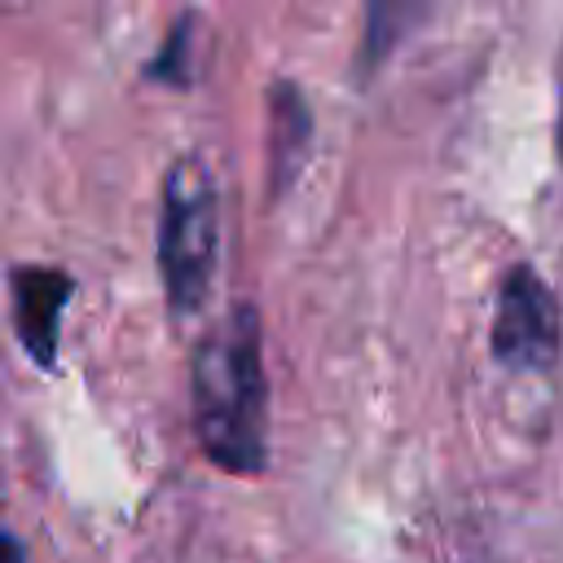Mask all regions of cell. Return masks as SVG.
<instances>
[{"label": "cell", "mask_w": 563, "mask_h": 563, "mask_svg": "<svg viewBox=\"0 0 563 563\" xmlns=\"http://www.w3.org/2000/svg\"><path fill=\"white\" fill-rule=\"evenodd\" d=\"M431 0H365V31L356 53V75H374L427 18Z\"/></svg>", "instance_id": "cell-6"}, {"label": "cell", "mask_w": 563, "mask_h": 563, "mask_svg": "<svg viewBox=\"0 0 563 563\" xmlns=\"http://www.w3.org/2000/svg\"><path fill=\"white\" fill-rule=\"evenodd\" d=\"M158 277L172 317H194L220 264V194L202 154H180L158 189Z\"/></svg>", "instance_id": "cell-2"}, {"label": "cell", "mask_w": 563, "mask_h": 563, "mask_svg": "<svg viewBox=\"0 0 563 563\" xmlns=\"http://www.w3.org/2000/svg\"><path fill=\"white\" fill-rule=\"evenodd\" d=\"M0 563H26V559H22V545H18V537H13L4 523H0Z\"/></svg>", "instance_id": "cell-8"}, {"label": "cell", "mask_w": 563, "mask_h": 563, "mask_svg": "<svg viewBox=\"0 0 563 563\" xmlns=\"http://www.w3.org/2000/svg\"><path fill=\"white\" fill-rule=\"evenodd\" d=\"M312 145V110L303 88L277 79L268 88V189L273 198H282L290 189V180L303 172Z\"/></svg>", "instance_id": "cell-5"}, {"label": "cell", "mask_w": 563, "mask_h": 563, "mask_svg": "<svg viewBox=\"0 0 563 563\" xmlns=\"http://www.w3.org/2000/svg\"><path fill=\"white\" fill-rule=\"evenodd\" d=\"M9 295H13V330L22 352L40 369H57L62 356V317L75 295V277L53 264H13L9 268Z\"/></svg>", "instance_id": "cell-4"}, {"label": "cell", "mask_w": 563, "mask_h": 563, "mask_svg": "<svg viewBox=\"0 0 563 563\" xmlns=\"http://www.w3.org/2000/svg\"><path fill=\"white\" fill-rule=\"evenodd\" d=\"M488 347H493V361L510 374L554 369L559 347H563V317H559L554 290L532 264L506 268L497 286V303H493Z\"/></svg>", "instance_id": "cell-3"}, {"label": "cell", "mask_w": 563, "mask_h": 563, "mask_svg": "<svg viewBox=\"0 0 563 563\" xmlns=\"http://www.w3.org/2000/svg\"><path fill=\"white\" fill-rule=\"evenodd\" d=\"M194 26H198V22H194L189 13H185L176 26H172V35H167L163 53H158V57L150 62V70H145L150 79H163V84H180V88H189V84H194V75L180 66V62L189 57V40H194Z\"/></svg>", "instance_id": "cell-7"}, {"label": "cell", "mask_w": 563, "mask_h": 563, "mask_svg": "<svg viewBox=\"0 0 563 563\" xmlns=\"http://www.w3.org/2000/svg\"><path fill=\"white\" fill-rule=\"evenodd\" d=\"M194 435L229 475H260L268 466V374L264 334L251 303H233L194 347L189 361Z\"/></svg>", "instance_id": "cell-1"}]
</instances>
